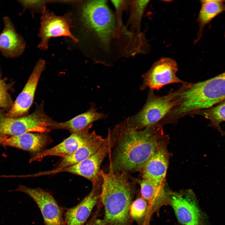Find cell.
Wrapping results in <instances>:
<instances>
[{
  "mask_svg": "<svg viewBox=\"0 0 225 225\" xmlns=\"http://www.w3.org/2000/svg\"><path fill=\"white\" fill-rule=\"evenodd\" d=\"M24 11L28 10L32 14L36 13H42L46 5L50 3L51 0H18Z\"/></svg>",
  "mask_w": 225,
  "mask_h": 225,
  "instance_id": "obj_24",
  "label": "cell"
},
{
  "mask_svg": "<svg viewBox=\"0 0 225 225\" xmlns=\"http://www.w3.org/2000/svg\"><path fill=\"white\" fill-rule=\"evenodd\" d=\"M78 1L76 0H51V3L72 4L77 3Z\"/></svg>",
  "mask_w": 225,
  "mask_h": 225,
  "instance_id": "obj_28",
  "label": "cell"
},
{
  "mask_svg": "<svg viewBox=\"0 0 225 225\" xmlns=\"http://www.w3.org/2000/svg\"><path fill=\"white\" fill-rule=\"evenodd\" d=\"M111 136L109 132L105 143L92 155L78 163L62 168L48 171L49 175L67 172L82 177L90 181L93 188H99L100 177L99 173L101 163L112 146Z\"/></svg>",
  "mask_w": 225,
  "mask_h": 225,
  "instance_id": "obj_9",
  "label": "cell"
},
{
  "mask_svg": "<svg viewBox=\"0 0 225 225\" xmlns=\"http://www.w3.org/2000/svg\"><path fill=\"white\" fill-rule=\"evenodd\" d=\"M149 2V0H138L134 3V16L138 23H140L144 11Z\"/></svg>",
  "mask_w": 225,
  "mask_h": 225,
  "instance_id": "obj_26",
  "label": "cell"
},
{
  "mask_svg": "<svg viewBox=\"0 0 225 225\" xmlns=\"http://www.w3.org/2000/svg\"><path fill=\"white\" fill-rule=\"evenodd\" d=\"M181 89V87L178 90H172L162 96H158L153 90H150L144 106L136 114L127 118V123L138 130L156 125L178 104Z\"/></svg>",
  "mask_w": 225,
  "mask_h": 225,
  "instance_id": "obj_3",
  "label": "cell"
},
{
  "mask_svg": "<svg viewBox=\"0 0 225 225\" xmlns=\"http://www.w3.org/2000/svg\"><path fill=\"white\" fill-rule=\"evenodd\" d=\"M155 126L139 130L129 125L126 120L115 127L113 133L116 147L113 162L111 163L113 170L141 171L159 145Z\"/></svg>",
  "mask_w": 225,
  "mask_h": 225,
  "instance_id": "obj_1",
  "label": "cell"
},
{
  "mask_svg": "<svg viewBox=\"0 0 225 225\" xmlns=\"http://www.w3.org/2000/svg\"><path fill=\"white\" fill-rule=\"evenodd\" d=\"M169 203L178 222L182 225H207V218L192 190L168 191Z\"/></svg>",
  "mask_w": 225,
  "mask_h": 225,
  "instance_id": "obj_6",
  "label": "cell"
},
{
  "mask_svg": "<svg viewBox=\"0 0 225 225\" xmlns=\"http://www.w3.org/2000/svg\"><path fill=\"white\" fill-rule=\"evenodd\" d=\"M139 182L141 196L148 202L154 213L158 214L161 208L168 205V191L164 186H157L145 179Z\"/></svg>",
  "mask_w": 225,
  "mask_h": 225,
  "instance_id": "obj_19",
  "label": "cell"
},
{
  "mask_svg": "<svg viewBox=\"0 0 225 225\" xmlns=\"http://www.w3.org/2000/svg\"></svg>",
  "mask_w": 225,
  "mask_h": 225,
  "instance_id": "obj_29",
  "label": "cell"
},
{
  "mask_svg": "<svg viewBox=\"0 0 225 225\" xmlns=\"http://www.w3.org/2000/svg\"><path fill=\"white\" fill-rule=\"evenodd\" d=\"M98 188H93L90 192L77 205L67 209L64 215L65 225H83L92 210L99 201Z\"/></svg>",
  "mask_w": 225,
  "mask_h": 225,
  "instance_id": "obj_16",
  "label": "cell"
},
{
  "mask_svg": "<svg viewBox=\"0 0 225 225\" xmlns=\"http://www.w3.org/2000/svg\"><path fill=\"white\" fill-rule=\"evenodd\" d=\"M110 167L108 172H99L102 180L100 201L104 215L102 219L98 218L94 225H132L129 212L133 188L124 173H115L111 164Z\"/></svg>",
  "mask_w": 225,
  "mask_h": 225,
  "instance_id": "obj_2",
  "label": "cell"
},
{
  "mask_svg": "<svg viewBox=\"0 0 225 225\" xmlns=\"http://www.w3.org/2000/svg\"><path fill=\"white\" fill-rule=\"evenodd\" d=\"M191 100L200 109H205L225 100V72L208 80L193 83Z\"/></svg>",
  "mask_w": 225,
  "mask_h": 225,
  "instance_id": "obj_8",
  "label": "cell"
},
{
  "mask_svg": "<svg viewBox=\"0 0 225 225\" xmlns=\"http://www.w3.org/2000/svg\"><path fill=\"white\" fill-rule=\"evenodd\" d=\"M168 164L166 150L162 146L159 145L141 170L142 178L148 180L157 186H164V180Z\"/></svg>",
  "mask_w": 225,
  "mask_h": 225,
  "instance_id": "obj_15",
  "label": "cell"
},
{
  "mask_svg": "<svg viewBox=\"0 0 225 225\" xmlns=\"http://www.w3.org/2000/svg\"><path fill=\"white\" fill-rule=\"evenodd\" d=\"M101 204L98 206L96 210L93 213L91 217L85 225H94L96 220L98 218L101 208Z\"/></svg>",
  "mask_w": 225,
  "mask_h": 225,
  "instance_id": "obj_27",
  "label": "cell"
},
{
  "mask_svg": "<svg viewBox=\"0 0 225 225\" xmlns=\"http://www.w3.org/2000/svg\"><path fill=\"white\" fill-rule=\"evenodd\" d=\"M106 116L98 112L97 108L93 104L86 112L67 121L55 122L51 127L52 129H65L71 134L80 131L98 120L104 118Z\"/></svg>",
  "mask_w": 225,
  "mask_h": 225,
  "instance_id": "obj_18",
  "label": "cell"
},
{
  "mask_svg": "<svg viewBox=\"0 0 225 225\" xmlns=\"http://www.w3.org/2000/svg\"><path fill=\"white\" fill-rule=\"evenodd\" d=\"M72 21V15L70 12L58 16L45 8L40 19L38 34L40 41L38 48L42 50H47L50 40L52 38L68 37L77 42L78 39L71 32Z\"/></svg>",
  "mask_w": 225,
  "mask_h": 225,
  "instance_id": "obj_7",
  "label": "cell"
},
{
  "mask_svg": "<svg viewBox=\"0 0 225 225\" xmlns=\"http://www.w3.org/2000/svg\"><path fill=\"white\" fill-rule=\"evenodd\" d=\"M107 138L101 136L82 146L70 155L63 158L56 168H62L73 165L86 159L97 152L106 142Z\"/></svg>",
  "mask_w": 225,
  "mask_h": 225,
  "instance_id": "obj_21",
  "label": "cell"
},
{
  "mask_svg": "<svg viewBox=\"0 0 225 225\" xmlns=\"http://www.w3.org/2000/svg\"><path fill=\"white\" fill-rule=\"evenodd\" d=\"M8 87L0 75V107L6 108L11 104V100L8 93Z\"/></svg>",
  "mask_w": 225,
  "mask_h": 225,
  "instance_id": "obj_25",
  "label": "cell"
},
{
  "mask_svg": "<svg viewBox=\"0 0 225 225\" xmlns=\"http://www.w3.org/2000/svg\"><path fill=\"white\" fill-rule=\"evenodd\" d=\"M193 114L201 115L209 119L212 127L224 134L225 132L221 128L220 125L221 123L225 121V102L216 106L198 111Z\"/></svg>",
  "mask_w": 225,
  "mask_h": 225,
  "instance_id": "obj_23",
  "label": "cell"
},
{
  "mask_svg": "<svg viewBox=\"0 0 225 225\" xmlns=\"http://www.w3.org/2000/svg\"><path fill=\"white\" fill-rule=\"evenodd\" d=\"M178 67L176 61L171 58H163L154 62L150 69L142 76V83L140 88L159 90L167 84L185 82L176 76Z\"/></svg>",
  "mask_w": 225,
  "mask_h": 225,
  "instance_id": "obj_10",
  "label": "cell"
},
{
  "mask_svg": "<svg viewBox=\"0 0 225 225\" xmlns=\"http://www.w3.org/2000/svg\"><path fill=\"white\" fill-rule=\"evenodd\" d=\"M4 145L16 147L33 153H38L49 142V138L46 133L28 132L9 138L1 139Z\"/></svg>",
  "mask_w": 225,
  "mask_h": 225,
  "instance_id": "obj_17",
  "label": "cell"
},
{
  "mask_svg": "<svg viewBox=\"0 0 225 225\" xmlns=\"http://www.w3.org/2000/svg\"><path fill=\"white\" fill-rule=\"evenodd\" d=\"M82 18L85 26L108 41L115 25L114 18L105 0L88 1L83 5Z\"/></svg>",
  "mask_w": 225,
  "mask_h": 225,
  "instance_id": "obj_5",
  "label": "cell"
},
{
  "mask_svg": "<svg viewBox=\"0 0 225 225\" xmlns=\"http://www.w3.org/2000/svg\"><path fill=\"white\" fill-rule=\"evenodd\" d=\"M46 65L45 60L42 58L38 61L23 89L8 113V117H20L27 113L32 103L39 78Z\"/></svg>",
  "mask_w": 225,
  "mask_h": 225,
  "instance_id": "obj_13",
  "label": "cell"
},
{
  "mask_svg": "<svg viewBox=\"0 0 225 225\" xmlns=\"http://www.w3.org/2000/svg\"><path fill=\"white\" fill-rule=\"evenodd\" d=\"M56 122L37 108L29 115L18 118H2L0 120V134L17 136L28 132L47 133Z\"/></svg>",
  "mask_w": 225,
  "mask_h": 225,
  "instance_id": "obj_4",
  "label": "cell"
},
{
  "mask_svg": "<svg viewBox=\"0 0 225 225\" xmlns=\"http://www.w3.org/2000/svg\"><path fill=\"white\" fill-rule=\"evenodd\" d=\"M92 125L91 124L80 131L71 134L62 142L51 148L33 154L30 162L40 161L49 156H58L63 158L70 155L82 146L100 136L94 131L90 132Z\"/></svg>",
  "mask_w": 225,
  "mask_h": 225,
  "instance_id": "obj_11",
  "label": "cell"
},
{
  "mask_svg": "<svg viewBox=\"0 0 225 225\" xmlns=\"http://www.w3.org/2000/svg\"><path fill=\"white\" fill-rule=\"evenodd\" d=\"M200 2L201 7L197 19L199 29L196 42L201 38L205 26L225 12V0H201Z\"/></svg>",
  "mask_w": 225,
  "mask_h": 225,
  "instance_id": "obj_20",
  "label": "cell"
},
{
  "mask_svg": "<svg viewBox=\"0 0 225 225\" xmlns=\"http://www.w3.org/2000/svg\"><path fill=\"white\" fill-rule=\"evenodd\" d=\"M15 191L25 193L35 201L41 211L45 225H65L62 208L49 192L41 188L22 185H20Z\"/></svg>",
  "mask_w": 225,
  "mask_h": 225,
  "instance_id": "obj_12",
  "label": "cell"
},
{
  "mask_svg": "<svg viewBox=\"0 0 225 225\" xmlns=\"http://www.w3.org/2000/svg\"><path fill=\"white\" fill-rule=\"evenodd\" d=\"M4 28L0 34V52L5 58L20 57L26 46L23 38L16 31L10 18H3Z\"/></svg>",
  "mask_w": 225,
  "mask_h": 225,
  "instance_id": "obj_14",
  "label": "cell"
},
{
  "mask_svg": "<svg viewBox=\"0 0 225 225\" xmlns=\"http://www.w3.org/2000/svg\"><path fill=\"white\" fill-rule=\"evenodd\" d=\"M154 213L149 203L141 196L133 201L130 206V217L137 225H150L151 219Z\"/></svg>",
  "mask_w": 225,
  "mask_h": 225,
  "instance_id": "obj_22",
  "label": "cell"
}]
</instances>
